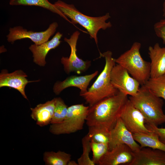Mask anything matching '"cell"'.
<instances>
[{
    "label": "cell",
    "instance_id": "cell-1",
    "mask_svg": "<svg viewBox=\"0 0 165 165\" xmlns=\"http://www.w3.org/2000/svg\"><path fill=\"white\" fill-rule=\"evenodd\" d=\"M127 96L119 91L116 95L89 107L86 121L87 126H97L110 131L129 99Z\"/></svg>",
    "mask_w": 165,
    "mask_h": 165
},
{
    "label": "cell",
    "instance_id": "cell-2",
    "mask_svg": "<svg viewBox=\"0 0 165 165\" xmlns=\"http://www.w3.org/2000/svg\"><path fill=\"white\" fill-rule=\"evenodd\" d=\"M129 100L142 114L147 125L158 126L165 123L163 100L144 85L139 88L135 95L130 96Z\"/></svg>",
    "mask_w": 165,
    "mask_h": 165
},
{
    "label": "cell",
    "instance_id": "cell-3",
    "mask_svg": "<svg viewBox=\"0 0 165 165\" xmlns=\"http://www.w3.org/2000/svg\"><path fill=\"white\" fill-rule=\"evenodd\" d=\"M101 56L105 59V65L103 70L87 91L80 95L84 98L89 107L104 99L116 95L119 92L111 82V71L116 64L112 52L108 50L101 54Z\"/></svg>",
    "mask_w": 165,
    "mask_h": 165
},
{
    "label": "cell",
    "instance_id": "cell-4",
    "mask_svg": "<svg viewBox=\"0 0 165 165\" xmlns=\"http://www.w3.org/2000/svg\"><path fill=\"white\" fill-rule=\"evenodd\" d=\"M54 4L65 15L71 19L72 24H79L86 29L90 38L94 40L97 45V34L99 31L101 29L105 30L112 26L110 21L106 22L111 17L109 13L102 16L91 17L81 13L73 4H68L60 0Z\"/></svg>",
    "mask_w": 165,
    "mask_h": 165
},
{
    "label": "cell",
    "instance_id": "cell-5",
    "mask_svg": "<svg viewBox=\"0 0 165 165\" xmlns=\"http://www.w3.org/2000/svg\"><path fill=\"white\" fill-rule=\"evenodd\" d=\"M141 44L134 42L130 49L115 59L117 64L124 68L141 86L150 78V62L145 60L140 53Z\"/></svg>",
    "mask_w": 165,
    "mask_h": 165
},
{
    "label": "cell",
    "instance_id": "cell-6",
    "mask_svg": "<svg viewBox=\"0 0 165 165\" xmlns=\"http://www.w3.org/2000/svg\"><path fill=\"white\" fill-rule=\"evenodd\" d=\"M89 106L83 104L72 105L68 108L67 115L61 123L50 124L49 131L55 135L69 134L83 129Z\"/></svg>",
    "mask_w": 165,
    "mask_h": 165
},
{
    "label": "cell",
    "instance_id": "cell-7",
    "mask_svg": "<svg viewBox=\"0 0 165 165\" xmlns=\"http://www.w3.org/2000/svg\"><path fill=\"white\" fill-rule=\"evenodd\" d=\"M58 26V23L53 22L49 25L46 30L40 32L28 31L20 26L10 28L9 33L6 36L8 42L13 43L18 40L29 38L35 44L39 45L49 40L55 33Z\"/></svg>",
    "mask_w": 165,
    "mask_h": 165
},
{
    "label": "cell",
    "instance_id": "cell-8",
    "mask_svg": "<svg viewBox=\"0 0 165 165\" xmlns=\"http://www.w3.org/2000/svg\"><path fill=\"white\" fill-rule=\"evenodd\" d=\"M110 77L113 86L127 95H135L140 87L139 83L130 75L126 69L119 64H116L113 67Z\"/></svg>",
    "mask_w": 165,
    "mask_h": 165
},
{
    "label": "cell",
    "instance_id": "cell-9",
    "mask_svg": "<svg viewBox=\"0 0 165 165\" xmlns=\"http://www.w3.org/2000/svg\"><path fill=\"white\" fill-rule=\"evenodd\" d=\"M119 117L127 129L132 134H149L152 132L145 124L144 116L129 99L123 108Z\"/></svg>",
    "mask_w": 165,
    "mask_h": 165
},
{
    "label": "cell",
    "instance_id": "cell-10",
    "mask_svg": "<svg viewBox=\"0 0 165 165\" xmlns=\"http://www.w3.org/2000/svg\"><path fill=\"white\" fill-rule=\"evenodd\" d=\"M79 32L76 31L71 35L69 38H64V41L69 45L71 49L69 57H62L61 63L63 64L65 72L69 74L71 72H75L79 74L86 70L89 67L90 62L84 61L79 58L76 53V45L80 35Z\"/></svg>",
    "mask_w": 165,
    "mask_h": 165
},
{
    "label": "cell",
    "instance_id": "cell-11",
    "mask_svg": "<svg viewBox=\"0 0 165 165\" xmlns=\"http://www.w3.org/2000/svg\"><path fill=\"white\" fill-rule=\"evenodd\" d=\"M122 144L127 145L134 152H137L141 148L140 145L134 139L132 133L127 129L119 117L115 126L110 130L109 150Z\"/></svg>",
    "mask_w": 165,
    "mask_h": 165
},
{
    "label": "cell",
    "instance_id": "cell-12",
    "mask_svg": "<svg viewBox=\"0 0 165 165\" xmlns=\"http://www.w3.org/2000/svg\"><path fill=\"white\" fill-rule=\"evenodd\" d=\"M134 152L125 144L108 150L100 160L99 165H129L134 158Z\"/></svg>",
    "mask_w": 165,
    "mask_h": 165
},
{
    "label": "cell",
    "instance_id": "cell-13",
    "mask_svg": "<svg viewBox=\"0 0 165 165\" xmlns=\"http://www.w3.org/2000/svg\"><path fill=\"white\" fill-rule=\"evenodd\" d=\"M27 74L21 70H17L12 73L2 70L0 74V87L6 86L14 88L18 91L23 97L28 100L25 92L27 84L30 82L38 80L29 81L27 79Z\"/></svg>",
    "mask_w": 165,
    "mask_h": 165
},
{
    "label": "cell",
    "instance_id": "cell-14",
    "mask_svg": "<svg viewBox=\"0 0 165 165\" xmlns=\"http://www.w3.org/2000/svg\"><path fill=\"white\" fill-rule=\"evenodd\" d=\"M134 156L129 165H165V151L162 150L145 147Z\"/></svg>",
    "mask_w": 165,
    "mask_h": 165
},
{
    "label": "cell",
    "instance_id": "cell-15",
    "mask_svg": "<svg viewBox=\"0 0 165 165\" xmlns=\"http://www.w3.org/2000/svg\"><path fill=\"white\" fill-rule=\"evenodd\" d=\"M98 72L83 76L73 75L68 77L62 81L56 82L53 88L54 93L59 95L64 89L69 87H75L80 90V95L86 93L91 81L97 74Z\"/></svg>",
    "mask_w": 165,
    "mask_h": 165
},
{
    "label": "cell",
    "instance_id": "cell-16",
    "mask_svg": "<svg viewBox=\"0 0 165 165\" xmlns=\"http://www.w3.org/2000/svg\"><path fill=\"white\" fill-rule=\"evenodd\" d=\"M62 36V34L57 32L50 40L39 45L35 44L31 45L29 49L32 53L34 62L40 66H45L47 53L50 50L55 49L59 45Z\"/></svg>",
    "mask_w": 165,
    "mask_h": 165
},
{
    "label": "cell",
    "instance_id": "cell-17",
    "mask_svg": "<svg viewBox=\"0 0 165 165\" xmlns=\"http://www.w3.org/2000/svg\"><path fill=\"white\" fill-rule=\"evenodd\" d=\"M151 60L150 78H155L165 74V47H161L156 43L148 48Z\"/></svg>",
    "mask_w": 165,
    "mask_h": 165
},
{
    "label": "cell",
    "instance_id": "cell-18",
    "mask_svg": "<svg viewBox=\"0 0 165 165\" xmlns=\"http://www.w3.org/2000/svg\"><path fill=\"white\" fill-rule=\"evenodd\" d=\"M54 98L43 104H40L34 108H31L30 116L36 124L42 127L50 124L55 107Z\"/></svg>",
    "mask_w": 165,
    "mask_h": 165
},
{
    "label": "cell",
    "instance_id": "cell-19",
    "mask_svg": "<svg viewBox=\"0 0 165 165\" xmlns=\"http://www.w3.org/2000/svg\"><path fill=\"white\" fill-rule=\"evenodd\" d=\"M134 139L139 143L141 148L148 147L165 151V144L159 139L154 132L149 134L136 133L132 134Z\"/></svg>",
    "mask_w": 165,
    "mask_h": 165
},
{
    "label": "cell",
    "instance_id": "cell-20",
    "mask_svg": "<svg viewBox=\"0 0 165 165\" xmlns=\"http://www.w3.org/2000/svg\"><path fill=\"white\" fill-rule=\"evenodd\" d=\"M9 4L11 6L21 5L41 7L59 15L72 23L71 21H70L67 17L57 8L54 4L50 2L49 0H10Z\"/></svg>",
    "mask_w": 165,
    "mask_h": 165
},
{
    "label": "cell",
    "instance_id": "cell-21",
    "mask_svg": "<svg viewBox=\"0 0 165 165\" xmlns=\"http://www.w3.org/2000/svg\"><path fill=\"white\" fill-rule=\"evenodd\" d=\"M71 159L70 154L60 150L46 151L43 154V160L46 165H67Z\"/></svg>",
    "mask_w": 165,
    "mask_h": 165
},
{
    "label": "cell",
    "instance_id": "cell-22",
    "mask_svg": "<svg viewBox=\"0 0 165 165\" xmlns=\"http://www.w3.org/2000/svg\"><path fill=\"white\" fill-rule=\"evenodd\" d=\"M144 86L149 89L158 97L163 98L165 101V76L151 78L146 82Z\"/></svg>",
    "mask_w": 165,
    "mask_h": 165
},
{
    "label": "cell",
    "instance_id": "cell-23",
    "mask_svg": "<svg viewBox=\"0 0 165 165\" xmlns=\"http://www.w3.org/2000/svg\"><path fill=\"white\" fill-rule=\"evenodd\" d=\"M87 134L91 140L108 144L110 138V130L97 126H89Z\"/></svg>",
    "mask_w": 165,
    "mask_h": 165
},
{
    "label": "cell",
    "instance_id": "cell-24",
    "mask_svg": "<svg viewBox=\"0 0 165 165\" xmlns=\"http://www.w3.org/2000/svg\"><path fill=\"white\" fill-rule=\"evenodd\" d=\"M82 153L80 157L77 159L78 165H95V163L90 157L91 150V140L87 134L82 139Z\"/></svg>",
    "mask_w": 165,
    "mask_h": 165
},
{
    "label": "cell",
    "instance_id": "cell-25",
    "mask_svg": "<svg viewBox=\"0 0 165 165\" xmlns=\"http://www.w3.org/2000/svg\"><path fill=\"white\" fill-rule=\"evenodd\" d=\"M55 107L50 124L61 123L65 119L68 108L63 100L61 97L55 98Z\"/></svg>",
    "mask_w": 165,
    "mask_h": 165
},
{
    "label": "cell",
    "instance_id": "cell-26",
    "mask_svg": "<svg viewBox=\"0 0 165 165\" xmlns=\"http://www.w3.org/2000/svg\"><path fill=\"white\" fill-rule=\"evenodd\" d=\"M91 146L93 152L92 160L95 164H98L100 159L109 150L108 144L91 140Z\"/></svg>",
    "mask_w": 165,
    "mask_h": 165
},
{
    "label": "cell",
    "instance_id": "cell-27",
    "mask_svg": "<svg viewBox=\"0 0 165 165\" xmlns=\"http://www.w3.org/2000/svg\"><path fill=\"white\" fill-rule=\"evenodd\" d=\"M154 29L157 36L162 39L165 45V18L156 23L154 24Z\"/></svg>",
    "mask_w": 165,
    "mask_h": 165
},
{
    "label": "cell",
    "instance_id": "cell-28",
    "mask_svg": "<svg viewBox=\"0 0 165 165\" xmlns=\"http://www.w3.org/2000/svg\"><path fill=\"white\" fill-rule=\"evenodd\" d=\"M149 130L155 132L158 136L160 140L165 144V128H159L154 125H146Z\"/></svg>",
    "mask_w": 165,
    "mask_h": 165
},
{
    "label": "cell",
    "instance_id": "cell-29",
    "mask_svg": "<svg viewBox=\"0 0 165 165\" xmlns=\"http://www.w3.org/2000/svg\"><path fill=\"white\" fill-rule=\"evenodd\" d=\"M67 165H78V163L76 162L74 160H71L69 161Z\"/></svg>",
    "mask_w": 165,
    "mask_h": 165
},
{
    "label": "cell",
    "instance_id": "cell-30",
    "mask_svg": "<svg viewBox=\"0 0 165 165\" xmlns=\"http://www.w3.org/2000/svg\"><path fill=\"white\" fill-rule=\"evenodd\" d=\"M163 16H165V0H164V2L163 4Z\"/></svg>",
    "mask_w": 165,
    "mask_h": 165
},
{
    "label": "cell",
    "instance_id": "cell-31",
    "mask_svg": "<svg viewBox=\"0 0 165 165\" xmlns=\"http://www.w3.org/2000/svg\"><path fill=\"white\" fill-rule=\"evenodd\" d=\"M164 16V18H165V16Z\"/></svg>",
    "mask_w": 165,
    "mask_h": 165
},
{
    "label": "cell",
    "instance_id": "cell-32",
    "mask_svg": "<svg viewBox=\"0 0 165 165\" xmlns=\"http://www.w3.org/2000/svg\"><path fill=\"white\" fill-rule=\"evenodd\" d=\"M164 75L165 76V75Z\"/></svg>",
    "mask_w": 165,
    "mask_h": 165
}]
</instances>
